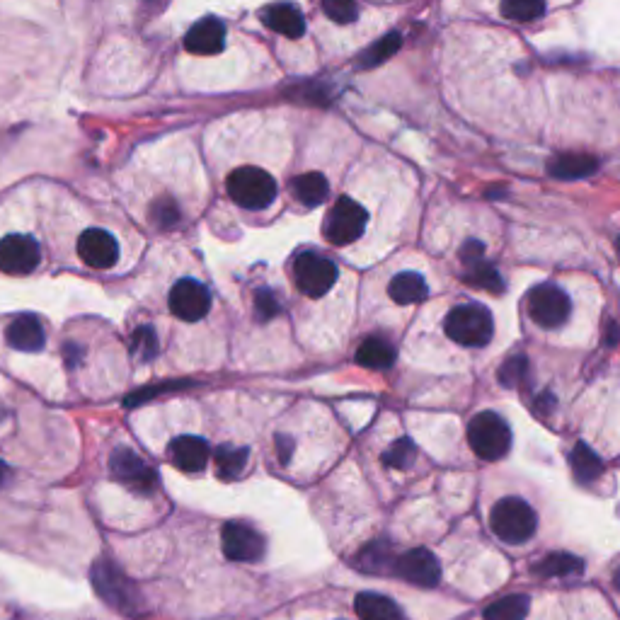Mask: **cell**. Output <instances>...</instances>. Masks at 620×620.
Masks as SVG:
<instances>
[{
  "label": "cell",
  "instance_id": "cell-27",
  "mask_svg": "<svg viewBox=\"0 0 620 620\" xmlns=\"http://www.w3.org/2000/svg\"><path fill=\"white\" fill-rule=\"evenodd\" d=\"M533 572L541 577H570V574L584 572V560L570 553H550L548 558L533 565Z\"/></svg>",
  "mask_w": 620,
  "mask_h": 620
},
{
  "label": "cell",
  "instance_id": "cell-24",
  "mask_svg": "<svg viewBox=\"0 0 620 620\" xmlns=\"http://www.w3.org/2000/svg\"><path fill=\"white\" fill-rule=\"evenodd\" d=\"M395 558H398V555H393V550H390L388 543L376 541V543H369L364 550H361L357 565L369 574H386V572L395 570Z\"/></svg>",
  "mask_w": 620,
  "mask_h": 620
},
{
  "label": "cell",
  "instance_id": "cell-40",
  "mask_svg": "<svg viewBox=\"0 0 620 620\" xmlns=\"http://www.w3.org/2000/svg\"><path fill=\"white\" fill-rule=\"evenodd\" d=\"M606 342H608V347H616V344L620 342V327H618L616 323H611V325H608Z\"/></svg>",
  "mask_w": 620,
  "mask_h": 620
},
{
  "label": "cell",
  "instance_id": "cell-29",
  "mask_svg": "<svg viewBox=\"0 0 620 620\" xmlns=\"http://www.w3.org/2000/svg\"><path fill=\"white\" fill-rule=\"evenodd\" d=\"M216 468L223 480H235L243 475L245 465H248V449H238V446H221L216 451Z\"/></svg>",
  "mask_w": 620,
  "mask_h": 620
},
{
  "label": "cell",
  "instance_id": "cell-36",
  "mask_svg": "<svg viewBox=\"0 0 620 620\" xmlns=\"http://www.w3.org/2000/svg\"><path fill=\"white\" fill-rule=\"evenodd\" d=\"M528 369V359L526 357H512L509 361H504L502 369H499V383L507 388L519 386L524 381Z\"/></svg>",
  "mask_w": 620,
  "mask_h": 620
},
{
  "label": "cell",
  "instance_id": "cell-30",
  "mask_svg": "<svg viewBox=\"0 0 620 620\" xmlns=\"http://www.w3.org/2000/svg\"><path fill=\"white\" fill-rule=\"evenodd\" d=\"M400 44H403V39H400V34H398V32L386 34V37L378 39V42L373 44V47H369V49L364 51V54H361L359 66H361V68H376V66H381V63H386V61L390 59V56H393L395 51L400 49Z\"/></svg>",
  "mask_w": 620,
  "mask_h": 620
},
{
  "label": "cell",
  "instance_id": "cell-34",
  "mask_svg": "<svg viewBox=\"0 0 620 620\" xmlns=\"http://www.w3.org/2000/svg\"><path fill=\"white\" fill-rule=\"evenodd\" d=\"M320 5H323V13L337 25H352L359 17V8L354 0H320Z\"/></svg>",
  "mask_w": 620,
  "mask_h": 620
},
{
  "label": "cell",
  "instance_id": "cell-13",
  "mask_svg": "<svg viewBox=\"0 0 620 620\" xmlns=\"http://www.w3.org/2000/svg\"><path fill=\"white\" fill-rule=\"evenodd\" d=\"M221 545L226 558L235 562H257L264 555V538L243 521H231L223 526Z\"/></svg>",
  "mask_w": 620,
  "mask_h": 620
},
{
  "label": "cell",
  "instance_id": "cell-8",
  "mask_svg": "<svg viewBox=\"0 0 620 620\" xmlns=\"http://www.w3.org/2000/svg\"><path fill=\"white\" fill-rule=\"evenodd\" d=\"M366 221H369V214H366L364 206L354 202V199L342 197L340 202L332 206L330 214H327L325 238L330 240L332 245L354 243V240H359L361 233H364Z\"/></svg>",
  "mask_w": 620,
  "mask_h": 620
},
{
  "label": "cell",
  "instance_id": "cell-23",
  "mask_svg": "<svg viewBox=\"0 0 620 620\" xmlns=\"http://www.w3.org/2000/svg\"><path fill=\"white\" fill-rule=\"evenodd\" d=\"M357 361L366 369H388L395 361V347L383 337H369L357 349Z\"/></svg>",
  "mask_w": 620,
  "mask_h": 620
},
{
  "label": "cell",
  "instance_id": "cell-10",
  "mask_svg": "<svg viewBox=\"0 0 620 620\" xmlns=\"http://www.w3.org/2000/svg\"><path fill=\"white\" fill-rule=\"evenodd\" d=\"M39 260H42V250L30 235L13 233L0 240V269L5 274H15V277L30 274L37 269Z\"/></svg>",
  "mask_w": 620,
  "mask_h": 620
},
{
  "label": "cell",
  "instance_id": "cell-12",
  "mask_svg": "<svg viewBox=\"0 0 620 620\" xmlns=\"http://www.w3.org/2000/svg\"><path fill=\"white\" fill-rule=\"evenodd\" d=\"M393 574H398L400 579L405 582L415 584V587H436L441 579V565L436 560V555L427 548H415L407 550V553L398 555L395 558V570Z\"/></svg>",
  "mask_w": 620,
  "mask_h": 620
},
{
  "label": "cell",
  "instance_id": "cell-26",
  "mask_svg": "<svg viewBox=\"0 0 620 620\" xmlns=\"http://www.w3.org/2000/svg\"><path fill=\"white\" fill-rule=\"evenodd\" d=\"M570 465H572L574 475H577V480L584 482V485H589V482H594L601 473H604V463H601V458L596 456V453L591 451V446L584 444V441H579V444L572 449Z\"/></svg>",
  "mask_w": 620,
  "mask_h": 620
},
{
  "label": "cell",
  "instance_id": "cell-33",
  "mask_svg": "<svg viewBox=\"0 0 620 620\" xmlns=\"http://www.w3.org/2000/svg\"><path fill=\"white\" fill-rule=\"evenodd\" d=\"M131 354L141 361L153 359L158 354V337H155L151 325H143L131 335Z\"/></svg>",
  "mask_w": 620,
  "mask_h": 620
},
{
  "label": "cell",
  "instance_id": "cell-4",
  "mask_svg": "<svg viewBox=\"0 0 620 620\" xmlns=\"http://www.w3.org/2000/svg\"><path fill=\"white\" fill-rule=\"evenodd\" d=\"M93 584L102 601L117 608L124 616L141 613V596L126 574L112 560H97L93 567Z\"/></svg>",
  "mask_w": 620,
  "mask_h": 620
},
{
  "label": "cell",
  "instance_id": "cell-19",
  "mask_svg": "<svg viewBox=\"0 0 620 620\" xmlns=\"http://www.w3.org/2000/svg\"><path fill=\"white\" fill-rule=\"evenodd\" d=\"M599 170V160L589 153H558L550 158L548 172L555 180H582Z\"/></svg>",
  "mask_w": 620,
  "mask_h": 620
},
{
  "label": "cell",
  "instance_id": "cell-11",
  "mask_svg": "<svg viewBox=\"0 0 620 620\" xmlns=\"http://www.w3.org/2000/svg\"><path fill=\"white\" fill-rule=\"evenodd\" d=\"M211 308L209 289L197 279H182L170 291V310L185 323H197Z\"/></svg>",
  "mask_w": 620,
  "mask_h": 620
},
{
  "label": "cell",
  "instance_id": "cell-1",
  "mask_svg": "<svg viewBox=\"0 0 620 620\" xmlns=\"http://www.w3.org/2000/svg\"><path fill=\"white\" fill-rule=\"evenodd\" d=\"M490 526L499 541L519 545L533 538L538 526V516L531 509V504H526L524 499L504 497L492 507Z\"/></svg>",
  "mask_w": 620,
  "mask_h": 620
},
{
  "label": "cell",
  "instance_id": "cell-43",
  "mask_svg": "<svg viewBox=\"0 0 620 620\" xmlns=\"http://www.w3.org/2000/svg\"><path fill=\"white\" fill-rule=\"evenodd\" d=\"M618 250H620V240H618Z\"/></svg>",
  "mask_w": 620,
  "mask_h": 620
},
{
  "label": "cell",
  "instance_id": "cell-22",
  "mask_svg": "<svg viewBox=\"0 0 620 620\" xmlns=\"http://www.w3.org/2000/svg\"><path fill=\"white\" fill-rule=\"evenodd\" d=\"M291 194H294L296 202L313 209V206L325 202L327 194H330V185L320 172H306V175H298L296 180H291Z\"/></svg>",
  "mask_w": 620,
  "mask_h": 620
},
{
  "label": "cell",
  "instance_id": "cell-15",
  "mask_svg": "<svg viewBox=\"0 0 620 620\" xmlns=\"http://www.w3.org/2000/svg\"><path fill=\"white\" fill-rule=\"evenodd\" d=\"M223 47H226V27L216 17H204V20L194 22L185 34V49L189 54L214 56L221 54Z\"/></svg>",
  "mask_w": 620,
  "mask_h": 620
},
{
  "label": "cell",
  "instance_id": "cell-35",
  "mask_svg": "<svg viewBox=\"0 0 620 620\" xmlns=\"http://www.w3.org/2000/svg\"><path fill=\"white\" fill-rule=\"evenodd\" d=\"M151 218L155 226L165 231V228L177 226V221H180V206L175 204V199L160 197L158 202L151 206Z\"/></svg>",
  "mask_w": 620,
  "mask_h": 620
},
{
  "label": "cell",
  "instance_id": "cell-42",
  "mask_svg": "<svg viewBox=\"0 0 620 620\" xmlns=\"http://www.w3.org/2000/svg\"><path fill=\"white\" fill-rule=\"evenodd\" d=\"M613 584H616V587L620 589V570L616 572V577H613Z\"/></svg>",
  "mask_w": 620,
  "mask_h": 620
},
{
  "label": "cell",
  "instance_id": "cell-7",
  "mask_svg": "<svg viewBox=\"0 0 620 620\" xmlns=\"http://www.w3.org/2000/svg\"><path fill=\"white\" fill-rule=\"evenodd\" d=\"M294 281L303 296L320 298L335 286L337 267L318 252H301L294 262Z\"/></svg>",
  "mask_w": 620,
  "mask_h": 620
},
{
  "label": "cell",
  "instance_id": "cell-28",
  "mask_svg": "<svg viewBox=\"0 0 620 620\" xmlns=\"http://www.w3.org/2000/svg\"><path fill=\"white\" fill-rule=\"evenodd\" d=\"M528 608H531V599H528V596H504V599H499L485 608V620H526Z\"/></svg>",
  "mask_w": 620,
  "mask_h": 620
},
{
  "label": "cell",
  "instance_id": "cell-3",
  "mask_svg": "<svg viewBox=\"0 0 620 620\" xmlns=\"http://www.w3.org/2000/svg\"><path fill=\"white\" fill-rule=\"evenodd\" d=\"M226 187L233 202L250 211L267 209L277 199V182H274V177L262 168H252V165L233 170L228 175Z\"/></svg>",
  "mask_w": 620,
  "mask_h": 620
},
{
  "label": "cell",
  "instance_id": "cell-5",
  "mask_svg": "<svg viewBox=\"0 0 620 620\" xmlns=\"http://www.w3.org/2000/svg\"><path fill=\"white\" fill-rule=\"evenodd\" d=\"M468 444L482 461H499L512 449V432L497 412H480L468 424Z\"/></svg>",
  "mask_w": 620,
  "mask_h": 620
},
{
  "label": "cell",
  "instance_id": "cell-25",
  "mask_svg": "<svg viewBox=\"0 0 620 620\" xmlns=\"http://www.w3.org/2000/svg\"><path fill=\"white\" fill-rule=\"evenodd\" d=\"M463 279L468 281L470 286H475V289H485V291H490V294H502L504 291V279L499 277L495 264L487 262L485 257L478 262L465 264Z\"/></svg>",
  "mask_w": 620,
  "mask_h": 620
},
{
  "label": "cell",
  "instance_id": "cell-41",
  "mask_svg": "<svg viewBox=\"0 0 620 620\" xmlns=\"http://www.w3.org/2000/svg\"><path fill=\"white\" fill-rule=\"evenodd\" d=\"M3 478H5V463L0 461V482H3Z\"/></svg>",
  "mask_w": 620,
  "mask_h": 620
},
{
  "label": "cell",
  "instance_id": "cell-2",
  "mask_svg": "<svg viewBox=\"0 0 620 620\" xmlns=\"http://www.w3.org/2000/svg\"><path fill=\"white\" fill-rule=\"evenodd\" d=\"M444 330L461 347H485L495 335V320L480 303H465L446 315Z\"/></svg>",
  "mask_w": 620,
  "mask_h": 620
},
{
  "label": "cell",
  "instance_id": "cell-17",
  "mask_svg": "<svg viewBox=\"0 0 620 620\" xmlns=\"http://www.w3.org/2000/svg\"><path fill=\"white\" fill-rule=\"evenodd\" d=\"M170 458L185 473H199L209 461V446L199 436H177L170 444Z\"/></svg>",
  "mask_w": 620,
  "mask_h": 620
},
{
  "label": "cell",
  "instance_id": "cell-6",
  "mask_svg": "<svg viewBox=\"0 0 620 620\" xmlns=\"http://www.w3.org/2000/svg\"><path fill=\"white\" fill-rule=\"evenodd\" d=\"M526 306L533 323L543 327V330H555V327L565 323L572 313L570 298L555 284L533 286V289L528 291Z\"/></svg>",
  "mask_w": 620,
  "mask_h": 620
},
{
  "label": "cell",
  "instance_id": "cell-20",
  "mask_svg": "<svg viewBox=\"0 0 620 620\" xmlns=\"http://www.w3.org/2000/svg\"><path fill=\"white\" fill-rule=\"evenodd\" d=\"M361 620H405L400 606L393 599L381 594H373V591H364L354 601Z\"/></svg>",
  "mask_w": 620,
  "mask_h": 620
},
{
  "label": "cell",
  "instance_id": "cell-18",
  "mask_svg": "<svg viewBox=\"0 0 620 620\" xmlns=\"http://www.w3.org/2000/svg\"><path fill=\"white\" fill-rule=\"evenodd\" d=\"M262 22L272 32L284 34L289 39H301L306 32V20H303L301 10L291 3H277L262 10Z\"/></svg>",
  "mask_w": 620,
  "mask_h": 620
},
{
  "label": "cell",
  "instance_id": "cell-16",
  "mask_svg": "<svg viewBox=\"0 0 620 620\" xmlns=\"http://www.w3.org/2000/svg\"><path fill=\"white\" fill-rule=\"evenodd\" d=\"M5 340L17 352H39L47 342V332H44L42 320L34 315H17L5 330Z\"/></svg>",
  "mask_w": 620,
  "mask_h": 620
},
{
  "label": "cell",
  "instance_id": "cell-9",
  "mask_svg": "<svg viewBox=\"0 0 620 620\" xmlns=\"http://www.w3.org/2000/svg\"><path fill=\"white\" fill-rule=\"evenodd\" d=\"M109 468H112L114 478L124 482L129 490L139 492V495H148L158 485V473L131 449L114 451L112 458H109Z\"/></svg>",
  "mask_w": 620,
  "mask_h": 620
},
{
  "label": "cell",
  "instance_id": "cell-14",
  "mask_svg": "<svg viewBox=\"0 0 620 620\" xmlns=\"http://www.w3.org/2000/svg\"><path fill=\"white\" fill-rule=\"evenodd\" d=\"M78 255L88 267L109 269L119 260V245L114 235L102 228H90L78 238Z\"/></svg>",
  "mask_w": 620,
  "mask_h": 620
},
{
  "label": "cell",
  "instance_id": "cell-39",
  "mask_svg": "<svg viewBox=\"0 0 620 620\" xmlns=\"http://www.w3.org/2000/svg\"><path fill=\"white\" fill-rule=\"evenodd\" d=\"M277 449H279V461H281V463H289L291 451H294V441H291L286 434H279Z\"/></svg>",
  "mask_w": 620,
  "mask_h": 620
},
{
  "label": "cell",
  "instance_id": "cell-21",
  "mask_svg": "<svg viewBox=\"0 0 620 620\" xmlns=\"http://www.w3.org/2000/svg\"><path fill=\"white\" fill-rule=\"evenodd\" d=\"M388 294L395 303H400V306H412V303H419V301H424V298H427L429 286H427V281H424L422 274L403 272V274H398V277H393V281H390Z\"/></svg>",
  "mask_w": 620,
  "mask_h": 620
},
{
  "label": "cell",
  "instance_id": "cell-38",
  "mask_svg": "<svg viewBox=\"0 0 620 620\" xmlns=\"http://www.w3.org/2000/svg\"><path fill=\"white\" fill-rule=\"evenodd\" d=\"M485 257V245L480 243V240H468V243L461 248V260L463 264H470V262H478Z\"/></svg>",
  "mask_w": 620,
  "mask_h": 620
},
{
  "label": "cell",
  "instance_id": "cell-31",
  "mask_svg": "<svg viewBox=\"0 0 620 620\" xmlns=\"http://www.w3.org/2000/svg\"><path fill=\"white\" fill-rule=\"evenodd\" d=\"M545 13V0H502V15L514 22H533Z\"/></svg>",
  "mask_w": 620,
  "mask_h": 620
},
{
  "label": "cell",
  "instance_id": "cell-37",
  "mask_svg": "<svg viewBox=\"0 0 620 620\" xmlns=\"http://www.w3.org/2000/svg\"><path fill=\"white\" fill-rule=\"evenodd\" d=\"M255 310H257V318L260 320H269L281 310V303L277 294L272 289H260L255 294Z\"/></svg>",
  "mask_w": 620,
  "mask_h": 620
},
{
  "label": "cell",
  "instance_id": "cell-32",
  "mask_svg": "<svg viewBox=\"0 0 620 620\" xmlns=\"http://www.w3.org/2000/svg\"><path fill=\"white\" fill-rule=\"evenodd\" d=\"M417 458V446L410 439H398L390 449L383 453V463L390 465L395 470H405L415 463Z\"/></svg>",
  "mask_w": 620,
  "mask_h": 620
}]
</instances>
